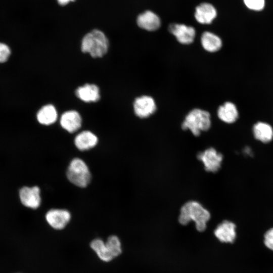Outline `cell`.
<instances>
[{
	"label": "cell",
	"mask_w": 273,
	"mask_h": 273,
	"mask_svg": "<svg viewBox=\"0 0 273 273\" xmlns=\"http://www.w3.org/2000/svg\"><path fill=\"white\" fill-rule=\"evenodd\" d=\"M210 217L209 211L201 204L196 201H189L181 207L178 221L182 225H187L193 220L196 229L203 232L206 229L207 222Z\"/></svg>",
	"instance_id": "cell-1"
},
{
	"label": "cell",
	"mask_w": 273,
	"mask_h": 273,
	"mask_svg": "<svg viewBox=\"0 0 273 273\" xmlns=\"http://www.w3.org/2000/svg\"><path fill=\"white\" fill-rule=\"evenodd\" d=\"M109 41L103 32L94 29L86 34L81 43V50L93 58H100L108 52Z\"/></svg>",
	"instance_id": "cell-2"
},
{
	"label": "cell",
	"mask_w": 273,
	"mask_h": 273,
	"mask_svg": "<svg viewBox=\"0 0 273 273\" xmlns=\"http://www.w3.org/2000/svg\"><path fill=\"white\" fill-rule=\"evenodd\" d=\"M210 115L200 109L191 110L186 116L181 124L183 130L189 129L195 136H199L201 131H207L211 126Z\"/></svg>",
	"instance_id": "cell-3"
},
{
	"label": "cell",
	"mask_w": 273,
	"mask_h": 273,
	"mask_svg": "<svg viewBox=\"0 0 273 273\" xmlns=\"http://www.w3.org/2000/svg\"><path fill=\"white\" fill-rule=\"evenodd\" d=\"M66 175L67 178L72 184L80 188L87 186L92 177L88 166L79 158H75L71 161Z\"/></svg>",
	"instance_id": "cell-4"
},
{
	"label": "cell",
	"mask_w": 273,
	"mask_h": 273,
	"mask_svg": "<svg viewBox=\"0 0 273 273\" xmlns=\"http://www.w3.org/2000/svg\"><path fill=\"white\" fill-rule=\"evenodd\" d=\"M18 198L22 205L31 209H37L41 204L40 188L37 186H23L18 191Z\"/></svg>",
	"instance_id": "cell-5"
},
{
	"label": "cell",
	"mask_w": 273,
	"mask_h": 273,
	"mask_svg": "<svg viewBox=\"0 0 273 273\" xmlns=\"http://www.w3.org/2000/svg\"><path fill=\"white\" fill-rule=\"evenodd\" d=\"M197 157L203 163L205 170L213 173L218 171L223 160V155L212 147L199 152Z\"/></svg>",
	"instance_id": "cell-6"
},
{
	"label": "cell",
	"mask_w": 273,
	"mask_h": 273,
	"mask_svg": "<svg viewBox=\"0 0 273 273\" xmlns=\"http://www.w3.org/2000/svg\"><path fill=\"white\" fill-rule=\"evenodd\" d=\"M71 215L69 211L63 209H52L46 214L48 224L56 230L64 229L70 222Z\"/></svg>",
	"instance_id": "cell-7"
},
{
	"label": "cell",
	"mask_w": 273,
	"mask_h": 273,
	"mask_svg": "<svg viewBox=\"0 0 273 273\" xmlns=\"http://www.w3.org/2000/svg\"><path fill=\"white\" fill-rule=\"evenodd\" d=\"M133 109L136 116L141 118H146L155 112L156 105L153 98L142 96L135 99Z\"/></svg>",
	"instance_id": "cell-8"
},
{
	"label": "cell",
	"mask_w": 273,
	"mask_h": 273,
	"mask_svg": "<svg viewBox=\"0 0 273 273\" xmlns=\"http://www.w3.org/2000/svg\"><path fill=\"white\" fill-rule=\"evenodd\" d=\"M168 30L179 43L184 44L192 43L196 35L194 27L183 24H171L168 27Z\"/></svg>",
	"instance_id": "cell-9"
},
{
	"label": "cell",
	"mask_w": 273,
	"mask_h": 273,
	"mask_svg": "<svg viewBox=\"0 0 273 273\" xmlns=\"http://www.w3.org/2000/svg\"><path fill=\"white\" fill-rule=\"evenodd\" d=\"M196 21L202 24H209L217 16L215 7L208 3H202L197 6L194 13Z\"/></svg>",
	"instance_id": "cell-10"
},
{
	"label": "cell",
	"mask_w": 273,
	"mask_h": 273,
	"mask_svg": "<svg viewBox=\"0 0 273 273\" xmlns=\"http://www.w3.org/2000/svg\"><path fill=\"white\" fill-rule=\"evenodd\" d=\"M60 123L63 129L70 133H73L80 128L82 118L76 111H67L61 115Z\"/></svg>",
	"instance_id": "cell-11"
},
{
	"label": "cell",
	"mask_w": 273,
	"mask_h": 273,
	"mask_svg": "<svg viewBox=\"0 0 273 273\" xmlns=\"http://www.w3.org/2000/svg\"><path fill=\"white\" fill-rule=\"evenodd\" d=\"M136 23L139 27L150 31H155L161 26L159 17L150 10L140 14L137 17Z\"/></svg>",
	"instance_id": "cell-12"
},
{
	"label": "cell",
	"mask_w": 273,
	"mask_h": 273,
	"mask_svg": "<svg viewBox=\"0 0 273 273\" xmlns=\"http://www.w3.org/2000/svg\"><path fill=\"white\" fill-rule=\"evenodd\" d=\"M236 225L229 220H224L214 230L215 237L221 242L233 243L236 238Z\"/></svg>",
	"instance_id": "cell-13"
},
{
	"label": "cell",
	"mask_w": 273,
	"mask_h": 273,
	"mask_svg": "<svg viewBox=\"0 0 273 273\" xmlns=\"http://www.w3.org/2000/svg\"><path fill=\"white\" fill-rule=\"evenodd\" d=\"M75 95L78 99L86 102H96L100 100V89L94 84H85L78 87L75 90Z\"/></svg>",
	"instance_id": "cell-14"
},
{
	"label": "cell",
	"mask_w": 273,
	"mask_h": 273,
	"mask_svg": "<svg viewBox=\"0 0 273 273\" xmlns=\"http://www.w3.org/2000/svg\"><path fill=\"white\" fill-rule=\"evenodd\" d=\"M98 142V137L90 131L84 130L76 135L74 145L79 150H88L95 147Z\"/></svg>",
	"instance_id": "cell-15"
},
{
	"label": "cell",
	"mask_w": 273,
	"mask_h": 273,
	"mask_svg": "<svg viewBox=\"0 0 273 273\" xmlns=\"http://www.w3.org/2000/svg\"><path fill=\"white\" fill-rule=\"evenodd\" d=\"M254 138L263 143H267L273 139V128L269 124L258 122L253 127Z\"/></svg>",
	"instance_id": "cell-16"
},
{
	"label": "cell",
	"mask_w": 273,
	"mask_h": 273,
	"mask_svg": "<svg viewBox=\"0 0 273 273\" xmlns=\"http://www.w3.org/2000/svg\"><path fill=\"white\" fill-rule=\"evenodd\" d=\"M58 114L55 107L48 104L42 107L37 112L36 119L37 121L44 125H50L56 122Z\"/></svg>",
	"instance_id": "cell-17"
},
{
	"label": "cell",
	"mask_w": 273,
	"mask_h": 273,
	"mask_svg": "<svg viewBox=\"0 0 273 273\" xmlns=\"http://www.w3.org/2000/svg\"><path fill=\"white\" fill-rule=\"evenodd\" d=\"M220 120L226 123L235 122L238 117V112L235 105L230 102L220 106L217 111Z\"/></svg>",
	"instance_id": "cell-18"
},
{
	"label": "cell",
	"mask_w": 273,
	"mask_h": 273,
	"mask_svg": "<svg viewBox=\"0 0 273 273\" xmlns=\"http://www.w3.org/2000/svg\"><path fill=\"white\" fill-rule=\"evenodd\" d=\"M203 48L209 52H215L220 49L222 41L219 37L212 32L205 31L201 37Z\"/></svg>",
	"instance_id": "cell-19"
},
{
	"label": "cell",
	"mask_w": 273,
	"mask_h": 273,
	"mask_svg": "<svg viewBox=\"0 0 273 273\" xmlns=\"http://www.w3.org/2000/svg\"><path fill=\"white\" fill-rule=\"evenodd\" d=\"M90 247L101 261L108 262L114 259L108 249L105 241L102 239L96 238L90 242Z\"/></svg>",
	"instance_id": "cell-20"
},
{
	"label": "cell",
	"mask_w": 273,
	"mask_h": 273,
	"mask_svg": "<svg viewBox=\"0 0 273 273\" xmlns=\"http://www.w3.org/2000/svg\"><path fill=\"white\" fill-rule=\"evenodd\" d=\"M105 243L110 253L114 258L121 253V243L117 236L115 235L110 236L105 241Z\"/></svg>",
	"instance_id": "cell-21"
},
{
	"label": "cell",
	"mask_w": 273,
	"mask_h": 273,
	"mask_svg": "<svg viewBox=\"0 0 273 273\" xmlns=\"http://www.w3.org/2000/svg\"><path fill=\"white\" fill-rule=\"evenodd\" d=\"M246 6L250 10L260 11L265 5V0H243Z\"/></svg>",
	"instance_id": "cell-22"
},
{
	"label": "cell",
	"mask_w": 273,
	"mask_h": 273,
	"mask_svg": "<svg viewBox=\"0 0 273 273\" xmlns=\"http://www.w3.org/2000/svg\"><path fill=\"white\" fill-rule=\"evenodd\" d=\"M11 54V50L7 44L0 42V64L6 62Z\"/></svg>",
	"instance_id": "cell-23"
},
{
	"label": "cell",
	"mask_w": 273,
	"mask_h": 273,
	"mask_svg": "<svg viewBox=\"0 0 273 273\" xmlns=\"http://www.w3.org/2000/svg\"><path fill=\"white\" fill-rule=\"evenodd\" d=\"M264 238L265 246L273 250V228L270 229L265 233Z\"/></svg>",
	"instance_id": "cell-24"
},
{
	"label": "cell",
	"mask_w": 273,
	"mask_h": 273,
	"mask_svg": "<svg viewBox=\"0 0 273 273\" xmlns=\"http://www.w3.org/2000/svg\"><path fill=\"white\" fill-rule=\"evenodd\" d=\"M58 4L61 6H65L74 0H57Z\"/></svg>",
	"instance_id": "cell-25"
},
{
	"label": "cell",
	"mask_w": 273,
	"mask_h": 273,
	"mask_svg": "<svg viewBox=\"0 0 273 273\" xmlns=\"http://www.w3.org/2000/svg\"><path fill=\"white\" fill-rule=\"evenodd\" d=\"M244 152H245V153H246L247 154H248L249 155H250L251 153V151L250 149V148H246L245 149Z\"/></svg>",
	"instance_id": "cell-26"
},
{
	"label": "cell",
	"mask_w": 273,
	"mask_h": 273,
	"mask_svg": "<svg viewBox=\"0 0 273 273\" xmlns=\"http://www.w3.org/2000/svg\"><path fill=\"white\" fill-rule=\"evenodd\" d=\"M13 273H24V272H21V271H16V272H14Z\"/></svg>",
	"instance_id": "cell-27"
}]
</instances>
